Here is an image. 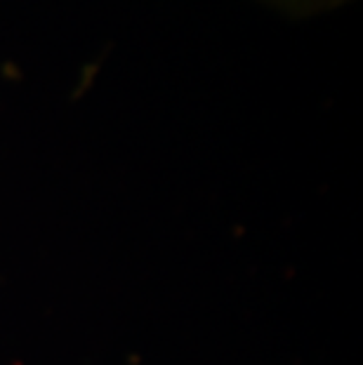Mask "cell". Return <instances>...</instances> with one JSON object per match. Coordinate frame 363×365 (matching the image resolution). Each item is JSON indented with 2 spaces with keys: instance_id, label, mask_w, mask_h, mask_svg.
Masks as SVG:
<instances>
[{
  "instance_id": "6da1fadb",
  "label": "cell",
  "mask_w": 363,
  "mask_h": 365,
  "mask_svg": "<svg viewBox=\"0 0 363 365\" xmlns=\"http://www.w3.org/2000/svg\"><path fill=\"white\" fill-rule=\"evenodd\" d=\"M283 3H292V5H305V3L309 5L312 3L314 5V3H321V0H283Z\"/></svg>"
}]
</instances>
